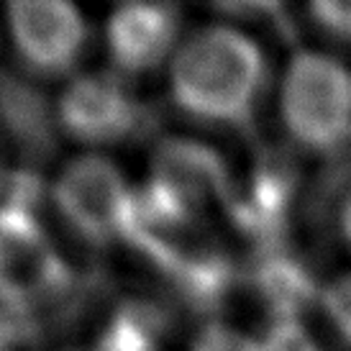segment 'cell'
Segmentation results:
<instances>
[{
  "label": "cell",
  "instance_id": "obj_10",
  "mask_svg": "<svg viewBox=\"0 0 351 351\" xmlns=\"http://www.w3.org/2000/svg\"><path fill=\"white\" fill-rule=\"evenodd\" d=\"M187 351H267V343L234 323L213 321L197 328Z\"/></svg>",
  "mask_w": 351,
  "mask_h": 351
},
{
  "label": "cell",
  "instance_id": "obj_4",
  "mask_svg": "<svg viewBox=\"0 0 351 351\" xmlns=\"http://www.w3.org/2000/svg\"><path fill=\"white\" fill-rule=\"evenodd\" d=\"M57 126L82 152L110 149L138 128L141 103L131 80L116 69H85L62 82L57 95Z\"/></svg>",
  "mask_w": 351,
  "mask_h": 351
},
{
  "label": "cell",
  "instance_id": "obj_12",
  "mask_svg": "<svg viewBox=\"0 0 351 351\" xmlns=\"http://www.w3.org/2000/svg\"><path fill=\"white\" fill-rule=\"evenodd\" d=\"M336 226H339V234H341L343 244L351 249V193L341 200L339 205V215H336Z\"/></svg>",
  "mask_w": 351,
  "mask_h": 351
},
{
  "label": "cell",
  "instance_id": "obj_5",
  "mask_svg": "<svg viewBox=\"0 0 351 351\" xmlns=\"http://www.w3.org/2000/svg\"><path fill=\"white\" fill-rule=\"evenodd\" d=\"M3 31L23 67L39 77H72L90 44L85 13L67 0H13Z\"/></svg>",
  "mask_w": 351,
  "mask_h": 351
},
{
  "label": "cell",
  "instance_id": "obj_11",
  "mask_svg": "<svg viewBox=\"0 0 351 351\" xmlns=\"http://www.w3.org/2000/svg\"><path fill=\"white\" fill-rule=\"evenodd\" d=\"M311 21L318 29L328 36V39L351 44V3H333V0H323V3H313Z\"/></svg>",
  "mask_w": 351,
  "mask_h": 351
},
{
  "label": "cell",
  "instance_id": "obj_3",
  "mask_svg": "<svg viewBox=\"0 0 351 351\" xmlns=\"http://www.w3.org/2000/svg\"><path fill=\"white\" fill-rule=\"evenodd\" d=\"M59 221L85 244L123 241L141 223V193L106 154L82 152L59 167L49 187Z\"/></svg>",
  "mask_w": 351,
  "mask_h": 351
},
{
  "label": "cell",
  "instance_id": "obj_2",
  "mask_svg": "<svg viewBox=\"0 0 351 351\" xmlns=\"http://www.w3.org/2000/svg\"><path fill=\"white\" fill-rule=\"evenodd\" d=\"M277 116L295 147L333 154L351 141V67L326 49L290 54L277 82Z\"/></svg>",
  "mask_w": 351,
  "mask_h": 351
},
{
  "label": "cell",
  "instance_id": "obj_13",
  "mask_svg": "<svg viewBox=\"0 0 351 351\" xmlns=\"http://www.w3.org/2000/svg\"><path fill=\"white\" fill-rule=\"evenodd\" d=\"M0 351H3V349H0Z\"/></svg>",
  "mask_w": 351,
  "mask_h": 351
},
{
  "label": "cell",
  "instance_id": "obj_7",
  "mask_svg": "<svg viewBox=\"0 0 351 351\" xmlns=\"http://www.w3.org/2000/svg\"><path fill=\"white\" fill-rule=\"evenodd\" d=\"M149 187L154 193V205H162V213L187 218L210 197H223V167L213 152L200 144L172 141L156 152Z\"/></svg>",
  "mask_w": 351,
  "mask_h": 351
},
{
  "label": "cell",
  "instance_id": "obj_9",
  "mask_svg": "<svg viewBox=\"0 0 351 351\" xmlns=\"http://www.w3.org/2000/svg\"><path fill=\"white\" fill-rule=\"evenodd\" d=\"M315 302L333 336L351 349V269L326 280L315 293Z\"/></svg>",
  "mask_w": 351,
  "mask_h": 351
},
{
  "label": "cell",
  "instance_id": "obj_1",
  "mask_svg": "<svg viewBox=\"0 0 351 351\" xmlns=\"http://www.w3.org/2000/svg\"><path fill=\"white\" fill-rule=\"evenodd\" d=\"M165 72L169 100L185 118L244 126L264 95L267 57L252 34L213 21L187 31Z\"/></svg>",
  "mask_w": 351,
  "mask_h": 351
},
{
  "label": "cell",
  "instance_id": "obj_6",
  "mask_svg": "<svg viewBox=\"0 0 351 351\" xmlns=\"http://www.w3.org/2000/svg\"><path fill=\"white\" fill-rule=\"evenodd\" d=\"M182 36L180 10L169 3L116 5L103 23L108 67L128 80L167 69Z\"/></svg>",
  "mask_w": 351,
  "mask_h": 351
},
{
  "label": "cell",
  "instance_id": "obj_8",
  "mask_svg": "<svg viewBox=\"0 0 351 351\" xmlns=\"http://www.w3.org/2000/svg\"><path fill=\"white\" fill-rule=\"evenodd\" d=\"M156 328L141 313H118L100 333L98 351H156Z\"/></svg>",
  "mask_w": 351,
  "mask_h": 351
}]
</instances>
